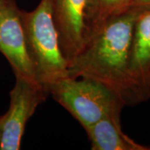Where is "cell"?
<instances>
[{
	"mask_svg": "<svg viewBox=\"0 0 150 150\" xmlns=\"http://www.w3.org/2000/svg\"><path fill=\"white\" fill-rule=\"evenodd\" d=\"M138 8L112 17L85 43L68 67V77L101 83L128 106L141 103L129 70V57Z\"/></svg>",
	"mask_w": 150,
	"mask_h": 150,
	"instance_id": "1",
	"label": "cell"
},
{
	"mask_svg": "<svg viewBox=\"0 0 150 150\" xmlns=\"http://www.w3.org/2000/svg\"><path fill=\"white\" fill-rule=\"evenodd\" d=\"M4 0H0V6L2 5V4H3V2H4Z\"/></svg>",
	"mask_w": 150,
	"mask_h": 150,
	"instance_id": "12",
	"label": "cell"
},
{
	"mask_svg": "<svg viewBox=\"0 0 150 150\" xmlns=\"http://www.w3.org/2000/svg\"><path fill=\"white\" fill-rule=\"evenodd\" d=\"M87 0H52L53 19L68 67L85 45Z\"/></svg>",
	"mask_w": 150,
	"mask_h": 150,
	"instance_id": "6",
	"label": "cell"
},
{
	"mask_svg": "<svg viewBox=\"0 0 150 150\" xmlns=\"http://www.w3.org/2000/svg\"><path fill=\"white\" fill-rule=\"evenodd\" d=\"M21 19L38 82L48 90L50 84L68 77V63L53 19L52 0H41L31 12L21 10Z\"/></svg>",
	"mask_w": 150,
	"mask_h": 150,
	"instance_id": "2",
	"label": "cell"
},
{
	"mask_svg": "<svg viewBox=\"0 0 150 150\" xmlns=\"http://www.w3.org/2000/svg\"><path fill=\"white\" fill-rule=\"evenodd\" d=\"M131 2L132 0H87L84 14L86 43L110 18L128 10Z\"/></svg>",
	"mask_w": 150,
	"mask_h": 150,
	"instance_id": "9",
	"label": "cell"
},
{
	"mask_svg": "<svg viewBox=\"0 0 150 150\" xmlns=\"http://www.w3.org/2000/svg\"><path fill=\"white\" fill-rule=\"evenodd\" d=\"M129 57V70L140 101L150 98V8H138Z\"/></svg>",
	"mask_w": 150,
	"mask_h": 150,
	"instance_id": "7",
	"label": "cell"
},
{
	"mask_svg": "<svg viewBox=\"0 0 150 150\" xmlns=\"http://www.w3.org/2000/svg\"><path fill=\"white\" fill-rule=\"evenodd\" d=\"M49 94L84 129L111 114H121L123 101L106 86L86 78H65L48 87Z\"/></svg>",
	"mask_w": 150,
	"mask_h": 150,
	"instance_id": "3",
	"label": "cell"
},
{
	"mask_svg": "<svg viewBox=\"0 0 150 150\" xmlns=\"http://www.w3.org/2000/svg\"><path fill=\"white\" fill-rule=\"evenodd\" d=\"M93 150H150L136 143L122 130L120 114H111L85 129Z\"/></svg>",
	"mask_w": 150,
	"mask_h": 150,
	"instance_id": "8",
	"label": "cell"
},
{
	"mask_svg": "<svg viewBox=\"0 0 150 150\" xmlns=\"http://www.w3.org/2000/svg\"><path fill=\"white\" fill-rule=\"evenodd\" d=\"M4 121V114L0 116V149H1V143H2V136H3V125Z\"/></svg>",
	"mask_w": 150,
	"mask_h": 150,
	"instance_id": "11",
	"label": "cell"
},
{
	"mask_svg": "<svg viewBox=\"0 0 150 150\" xmlns=\"http://www.w3.org/2000/svg\"><path fill=\"white\" fill-rule=\"evenodd\" d=\"M131 7L150 8V0H132Z\"/></svg>",
	"mask_w": 150,
	"mask_h": 150,
	"instance_id": "10",
	"label": "cell"
},
{
	"mask_svg": "<svg viewBox=\"0 0 150 150\" xmlns=\"http://www.w3.org/2000/svg\"><path fill=\"white\" fill-rule=\"evenodd\" d=\"M0 52L14 74L38 83L28 52L21 9L15 0H4L0 6Z\"/></svg>",
	"mask_w": 150,
	"mask_h": 150,
	"instance_id": "5",
	"label": "cell"
},
{
	"mask_svg": "<svg viewBox=\"0 0 150 150\" xmlns=\"http://www.w3.org/2000/svg\"><path fill=\"white\" fill-rule=\"evenodd\" d=\"M15 84L10 91L8 110L4 113L0 150H18L25 127L38 106L49 94L40 83L15 75Z\"/></svg>",
	"mask_w": 150,
	"mask_h": 150,
	"instance_id": "4",
	"label": "cell"
}]
</instances>
